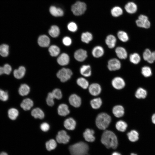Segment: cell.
<instances>
[{"mask_svg": "<svg viewBox=\"0 0 155 155\" xmlns=\"http://www.w3.org/2000/svg\"><path fill=\"white\" fill-rule=\"evenodd\" d=\"M101 141L108 148L116 149L118 145V140L115 134L112 131L106 130L103 133Z\"/></svg>", "mask_w": 155, "mask_h": 155, "instance_id": "1", "label": "cell"}, {"mask_svg": "<svg viewBox=\"0 0 155 155\" xmlns=\"http://www.w3.org/2000/svg\"><path fill=\"white\" fill-rule=\"evenodd\" d=\"M69 149L71 155H86L89 147L86 143L80 142L70 146Z\"/></svg>", "mask_w": 155, "mask_h": 155, "instance_id": "2", "label": "cell"}, {"mask_svg": "<svg viewBox=\"0 0 155 155\" xmlns=\"http://www.w3.org/2000/svg\"><path fill=\"white\" fill-rule=\"evenodd\" d=\"M111 121V117L106 113H102L98 115L96 119L97 127L102 130L105 129L108 126Z\"/></svg>", "mask_w": 155, "mask_h": 155, "instance_id": "3", "label": "cell"}, {"mask_svg": "<svg viewBox=\"0 0 155 155\" xmlns=\"http://www.w3.org/2000/svg\"><path fill=\"white\" fill-rule=\"evenodd\" d=\"M87 7V5L85 3L78 1L72 5L71 10L74 15L80 16L85 13Z\"/></svg>", "mask_w": 155, "mask_h": 155, "instance_id": "4", "label": "cell"}, {"mask_svg": "<svg viewBox=\"0 0 155 155\" xmlns=\"http://www.w3.org/2000/svg\"><path fill=\"white\" fill-rule=\"evenodd\" d=\"M72 74V72L70 69L63 68L58 71L57 76L61 82H64L69 80Z\"/></svg>", "mask_w": 155, "mask_h": 155, "instance_id": "5", "label": "cell"}, {"mask_svg": "<svg viewBox=\"0 0 155 155\" xmlns=\"http://www.w3.org/2000/svg\"><path fill=\"white\" fill-rule=\"evenodd\" d=\"M137 25L139 27L148 28L150 26V23L148 17L144 15H140L135 21Z\"/></svg>", "mask_w": 155, "mask_h": 155, "instance_id": "6", "label": "cell"}, {"mask_svg": "<svg viewBox=\"0 0 155 155\" xmlns=\"http://www.w3.org/2000/svg\"><path fill=\"white\" fill-rule=\"evenodd\" d=\"M107 67L110 71H115L119 69L121 67V63L120 61L116 58H113L109 59L108 62Z\"/></svg>", "mask_w": 155, "mask_h": 155, "instance_id": "7", "label": "cell"}, {"mask_svg": "<svg viewBox=\"0 0 155 155\" xmlns=\"http://www.w3.org/2000/svg\"><path fill=\"white\" fill-rule=\"evenodd\" d=\"M70 139V137L64 130L59 131L56 136V140L59 143L67 144L69 142Z\"/></svg>", "mask_w": 155, "mask_h": 155, "instance_id": "8", "label": "cell"}, {"mask_svg": "<svg viewBox=\"0 0 155 155\" xmlns=\"http://www.w3.org/2000/svg\"><path fill=\"white\" fill-rule=\"evenodd\" d=\"M74 58L79 62H83L85 61L88 57L87 51L83 49H79L77 50L74 54Z\"/></svg>", "mask_w": 155, "mask_h": 155, "instance_id": "9", "label": "cell"}, {"mask_svg": "<svg viewBox=\"0 0 155 155\" xmlns=\"http://www.w3.org/2000/svg\"><path fill=\"white\" fill-rule=\"evenodd\" d=\"M113 86L115 89L120 90L123 88L125 86L124 80L120 77H116L112 80L111 82Z\"/></svg>", "mask_w": 155, "mask_h": 155, "instance_id": "10", "label": "cell"}, {"mask_svg": "<svg viewBox=\"0 0 155 155\" xmlns=\"http://www.w3.org/2000/svg\"><path fill=\"white\" fill-rule=\"evenodd\" d=\"M70 104L75 107H78L81 104V99L80 96L73 94L71 95L69 98Z\"/></svg>", "mask_w": 155, "mask_h": 155, "instance_id": "11", "label": "cell"}, {"mask_svg": "<svg viewBox=\"0 0 155 155\" xmlns=\"http://www.w3.org/2000/svg\"><path fill=\"white\" fill-rule=\"evenodd\" d=\"M88 90L90 93L94 96H97L100 93L101 88L100 85L97 83H93L88 87Z\"/></svg>", "mask_w": 155, "mask_h": 155, "instance_id": "12", "label": "cell"}, {"mask_svg": "<svg viewBox=\"0 0 155 155\" xmlns=\"http://www.w3.org/2000/svg\"><path fill=\"white\" fill-rule=\"evenodd\" d=\"M117 38L113 34H109L106 36L105 39V43L108 47L111 49L114 48L116 45Z\"/></svg>", "mask_w": 155, "mask_h": 155, "instance_id": "13", "label": "cell"}, {"mask_svg": "<svg viewBox=\"0 0 155 155\" xmlns=\"http://www.w3.org/2000/svg\"><path fill=\"white\" fill-rule=\"evenodd\" d=\"M104 54V50L102 47L98 45L94 47L92 51V56L95 58L102 57Z\"/></svg>", "mask_w": 155, "mask_h": 155, "instance_id": "14", "label": "cell"}, {"mask_svg": "<svg viewBox=\"0 0 155 155\" xmlns=\"http://www.w3.org/2000/svg\"><path fill=\"white\" fill-rule=\"evenodd\" d=\"M115 52L117 57L119 59H124L127 57V52L123 47L119 46L117 47L115 49Z\"/></svg>", "mask_w": 155, "mask_h": 155, "instance_id": "15", "label": "cell"}, {"mask_svg": "<svg viewBox=\"0 0 155 155\" xmlns=\"http://www.w3.org/2000/svg\"><path fill=\"white\" fill-rule=\"evenodd\" d=\"M94 132L91 129H87L83 133V137L85 140L88 142H92L95 140L94 136Z\"/></svg>", "mask_w": 155, "mask_h": 155, "instance_id": "16", "label": "cell"}, {"mask_svg": "<svg viewBox=\"0 0 155 155\" xmlns=\"http://www.w3.org/2000/svg\"><path fill=\"white\" fill-rule=\"evenodd\" d=\"M70 61L69 57L67 54L63 53L60 55L57 59L58 63L62 66L67 65Z\"/></svg>", "mask_w": 155, "mask_h": 155, "instance_id": "17", "label": "cell"}, {"mask_svg": "<svg viewBox=\"0 0 155 155\" xmlns=\"http://www.w3.org/2000/svg\"><path fill=\"white\" fill-rule=\"evenodd\" d=\"M81 74L83 76L88 77L92 74V70L91 66L89 65H82L80 69Z\"/></svg>", "mask_w": 155, "mask_h": 155, "instance_id": "18", "label": "cell"}, {"mask_svg": "<svg viewBox=\"0 0 155 155\" xmlns=\"http://www.w3.org/2000/svg\"><path fill=\"white\" fill-rule=\"evenodd\" d=\"M76 125L75 120L72 118H69L66 119L64 122L65 127L68 130H74Z\"/></svg>", "mask_w": 155, "mask_h": 155, "instance_id": "19", "label": "cell"}, {"mask_svg": "<svg viewBox=\"0 0 155 155\" xmlns=\"http://www.w3.org/2000/svg\"><path fill=\"white\" fill-rule=\"evenodd\" d=\"M57 112L59 115L62 116H66L70 113L68 106L66 104L63 103L59 106Z\"/></svg>", "mask_w": 155, "mask_h": 155, "instance_id": "20", "label": "cell"}, {"mask_svg": "<svg viewBox=\"0 0 155 155\" xmlns=\"http://www.w3.org/2000/svg\"><path fill=\"white\" fill-rule=\"evenodd\" d=\"M38 45L42 47L48 46L50 43L49 38L46 35H43L40 36L38 40Z\"/></svg>", "mask_w": 155, "mask_h": 155, "instance_id": "21", "label": "cell"}, {"mask_svg": "<svg viewBox=\"0 0 155 155\" xmlns=\"http://www.w3.org/2000/svg\"><path fill=\"white\" fill-rule=\"evenodd\" d=\"M33 102L31 99L26 98L23 100L20 105L24 110L28 111L33 106Z\"/></svg>", "mask_w": 155, "mask_h": 155, "instance_id": "22", "label": "cell"}, {"mask_svg": "<svg viewBox=\"0 0 155 155\" xmlns=\"http://www.w3.org/2000/svg\"><path fill=\"white\" fill-rule=\"evenodd\" d=\"M124 8L127 13L130 14H133L136 11L137 6L133 2H129L125 5Z\"/></svg>", "mask_w": 155, "mask_h": 155, "instance_id": "23", "label": "cell"}, {"mask_svg": "<svg viewBox=\"0 0 155 155\" xmlns=\"http://www.w3.org/2000/svg\"><path fill=\"white\" fill-rule=\"evenodd\" d=\"M112 112L115 117L119 118L123 115L124 113V110L122 106L118 105L113 107Z\"/></svg>", "mask_w": 155, "mask_h": 155, "instance_id": "24", "label": "cell"}, {"mask_svg": "<svg viewBox=\"0 0 155 155\" xmlns=\"http://www.w3.org/2000/svg\"><path fill=\"white\" fill-rule=\"evenodd\" d=\"M26 71V69L23 66H20L18 69H16L14 71V76L17 79H21L24 76Z\"/></svg>", "mask_w": 155, "mask_h": 155, "instance_id": "25", "label": "cell"}, {"mask_svg": "<svg viewBox=\"0 0 155 155\" xmlns=\"http://www.w3.org/2000/svg\"><path fill=\"white\" fill-rule=\"evenodd\" d=\"M31 115L35 119H42L44 117V112L39 108L33 109L31 111Z\"/></svg>", "mask_w": 155, "mask_h": 155, "instance_id": "26", "label": "cell"}, {"mask_svg": "<svg viewBox=\"0 0 155 155\" xmlns=\"http://www.w3.org/2000/svg\"><path fill=\"white\" fill-rule=\"evenodd\" d=\"M49 11L52 16L55 17L62 16L64 14L63 11L61 8L53 6L50 7Z\"/></svg>", "mask_w": 155, "mask_h": 155, "instance_id": "27", "label": "cell"}, {"mask_svg": "<svg viewBox=\"0 0 155 155\" xmlns=\"http://www.w3.org/2000/svg\"><path fill=\"white\" fill-rule=\"evenodd\" d=\"M93 36L92 34L89 32H83L81 35V39L84 43L88 44L93 39Z\"/></svg>", "mask_w": 155, "mask_h": 155, "instance_id": "28", "label": "cell"}, {"mask_svg": "<svg viewBox=\"0 0 155 155\" xmlns=\"http://www.w3.org/2000/svg\"><path fill=\"white\" fill-rule=\"evenodd\" d=\"M30 91L29 86L28 85L24 84L20 85L18 89V93L21 96H24L28 94Z\"/></svg>", "mask_w": 155, "mask_h": 155, "instance_id": "29", "label": "cell"}, {"mask_svg": "<svg viewBox=\"0 0 155 155\" xmlns=\"http://www.w3.org/2000/svg\"><path fill=\"white\" fill-rule=\"evenodd\" d=\"M110 12L113 17L117 18L123 14V11L122 9L120 7L115 6L111 9Z\"/></svg>", "mask_w": 155, "mask_h": 155, "instance_id": "30", "label": "cell"}, {"mask_svg": "<svg viewBox=\"0 0 155 155\" xmlns=\"http://www.w3.org/2000/svg\"><path fill=\"white\" fill-rule=\"evenodd\" d=\"M77 83L78 85L84 89H86L89 86L88 82L85 78L80 77L77 80Z\"/></svg>", "mask_w": 155, "mask_h": 155, "instance_id": "31", "label": "cell"}, {"mask_svg": "<svg viewBox=\"0 0 155 155\" xmlns=\"http://www.w3.org/2000/svg\"><path fill=\"white\" fill-rule=\"evenodd\" d=\"M129 140L131 142H134L137 141L139 139V134L135 130H132L127 133Z\"/></svg>", "mask_w": 155, "mask_h": 155, "instance_id": "32", "label": "cell"}, {"mask_svg": "<svg viewBox=\"0 0 155 155\" xmlns=\"http://www.w3.org/2000/svg\"><path fill=\"white\" fill-rule=\"evenodd\" d=\"M18 110L15 108H11L8 111V114L9 118L11 120H16L19 115Z\"/></svg>", "mask_w": 155, "mask_h": 155, "instance_id": "33", "label": "cell"}, {"mask_svg": "<svg viewBox=\"0 0 155 155\" xmlns=\"http://www.w3.org/2000/svg\"><path fill=\"white\" fill-rule=\"evenodd\" d=\"M102 103V100L99 98L93 99L91 100L90 102V104L92 108L94 109H97L100 108Z\"/></svg>", "mask_w": 155, "mask_h": 155, "instance_id": "34", "label": "cell"}, {"mask_svg": "<svg viewBox=\"0 0 155 155\" xmlns=\"http://www.w3.org/2000/svg\"><path fill=\"white\" fill-rule=\"evenodd\" d=\"M49 33L53 37H57L60 33L59 29L57 26H52L49 30Z\"/></svg>", "mask_w": 155, "mask_h": 155, "instance_id": "35", "label": "cell"}, {"mask_svg": "<svg viewBox=\"0 0 155 155\" xmlns=\"http://www.w3.org/2000/svg\"><path fill=\"white\" fill-rule=\"evenodd\" d=\"M115 127L118 131L123 132L126 130L127 127V125L125 121L120 120L116 123Z\"/></svg>", "mask_w": 155, "mask_h": 155, "instance_id": "36", "label": "cell"}, {"mask_svg": "<svg viewBox=\"0 0 155 155\" xmlns=\"http://www.w3.org/2000/svg\"><path fill=\"white\" fill-rule=\"evenodd\" d=\"M9 54V46L6 44L0 45V55L3 57L7 56Z\"/></svg>", "mask_w": 155, "mask_h": 155, "instance_id": "37", "label": "cell"}, {"mask_svg": "<svg viewBox=\"0 0 155 155\" xmlns=\"http://www.w3.org/2000/svg\"><path fill=\"white\" fill-rule=\"evenodd\" d=\"M117 35L119 39L122 42H126L129 39V36L127 33L123 31H119L117 32Z\"/></svg>", "mask_w": 155, "mask_h": 155, "instance_id": "38", "label": "cell"}, {"mask_svg": "<svg viewBox=\"0 0 155 155\" xmlns=\"http://www.w3.org/2000/svg\"><path fill=\"white\" fill-rule=\"evenodd\" d=\"M49 51L51 56L56 57L59 55L60 52V49L57 46L52 45L49 49Z\"/></svg>", "mask_w": 155, "mask_h": 155, "instance_id": "39", "label": "cell"}, {"mask_svg": "<svg viewBox=\"0 0 155 155\" xmlns=\"http://www.w3.org/2000/svg\"><path fill=\"white\" fill-rule=\"evenodd\" d=\"M147 92L144 89L140 88H138L135 93V97L138 98H144L147 96Z\"/></svg>", "mask_w": 155, "mask_h": 155, "instance_id": "40", "label": "cell"}, {"mask_svg": "<svg viewBox=\"0 0 155 155\" xmlns=\"http://www.w3.org/2000/svg\"><path fill=\"white\" fill-rule=\"evenodd\" d=\"M57 145L56 141L54 139H51L47 141L45 144L46 147L48 151L54 149Z\"/></svg>", "mask_w": 155, "mask_h": 155, "instance_id": "41", "label": "cell"}, {"mask_svg": "<svg viewBox=\"0 0 155 155\" xmlns=\"http://www.w3.org/2000/svg\"><path fill=\"white\" fill-rule=\"evenodd\" d=\"M130 61L132 63L137 64L140 62L141 58L140 55L136 53L131 54L129 57Z\"/></svg>", "mask_w": 155, "mask_h": 155, "instance_id": "42", "label": "cell"}, {"mask_svg": "<svg viewBox=\"0 0 155 155\" xmlns=\"http://www.w3.org/2000/svg\"><path fill=\"white\" fill-rule=\"evenodd\" d=\"M144 59L150 63H152V52L148 49H146L143 54Z\"/></svg>", "mask_w": 155, "mask_h": 155, "instance_id": "43", "label": "cell"}, {"mask_svg": "<svg viewBox=\"0 0 155 155\" xmlns=\"http://www.w3.org/2000/svg\"><path fill=\"white\" fill-rule=\"evenodd\" d=\"M142 74L146 77L150 76L152 74V70L150 67L145 66L142 67L141 70Z\"/></svg>", "mask_w": 155, "mask_h": 155, "instance_id": "44", "label": "cell"}, {"mask_svg": "<svg viewBox=\"0 0 155 155\" xmlns=\"http://www.w3.org/2000/svg\"><path fill=\"white\" fill-rule=\"evenodd\" d=\"M55 99L52 92L49 93L46 99V102L47 105L49 106H52L54 104Z\"/></svg>", "mask_w": 155, "mask_h": 155, "instance_id": "45", "label": "cell"}, {"mask_svg": "<svg viewBox=\"0 0 155 155\" xmlns=\"http://www.w3.org/2000/svg\"><path fill=\"white\" fill-rule=\"evenodd\" d=\"M52 93L55 98L59 100L62 97V92L58 88L54 89Z\"/></svg>", "mask_w": 155, "mask_h": 155, "instance_id": "46", "label": "cell"}, {"mask_svg": "<svg viewBox=\"0 0 155 155\" xmlns=\"http://www.w3.org/2000/svg\"><path fill=\"white\" fill-rule=\"evenodd\" d=\"M8 98L9 95L8 92L0 89V100L3 101H6Z\"/></svg>", "mask_w": 155, "mask_h": 155, "instance_id": "47", "label": "cell"}, {"mask_svg": "<svg viewBox=\"0 0 155 155\" xmlns=\"http://www.w3.org/2000/svg\"><path fill=\"white\" fill-rule=\"evenodd\" d=\"M67 27L68 30L72 32H75L78 28L77 24L73 22H71L68 23Z\"/></svg>", "mask_w": 155, "mask_h": 155, "instance_id": "48", "label": "cell"}, {"mask_svg": "<svg viewBox=\"0 0 155 155\" xmlns=\"http://www.w3.org/2000/svg\"><path fill=\"white\" fill-rule=\"evenodd\" d=\"M3 67L4 74L8 75L10 73L12 70V68L8 64H5Z\"/></svg>", "mask_w": 155, "mask_h": 155, "instance_id": "49", "label": "cell"}, {"mask_svg": "<svg viewBox=\"0 0 155 155\" xmlns=\"http://www.w3.org/2000/svg\"><path fill=\"white\" fill-rule=\"evenodd\" d=\"M63 44L66 46H69L72 43V40L71 38L68 36H65L63 38L62 40Z\"/></svg>", "mask_w": 155, "mask_h": 155, "instance_id": "50", "label": "cell"}, {"mask_svg": "<svg viewBox=\"0 0 155 155\" xmlns=\"http://www.w3.org/2000/svg\"><path fill=\"white\" fill-rule=\"evenodd\" d=\"M40 128L43 131H47L49 129L50 125L47 123L44 122L41 124L40 125Z\"/></svg>", "mask_w": 155, "mask_h": 155, "instance_id": "51", "label": "cell"}, {"mask_svg": "<svg viewBox=\"0 0 155 155\" xmlns=\"http://www.w3.org/2000/svg\"><path fill=\"white\" fill-rule=\"evenodd\" d=\"M152 60L153 63L155 61V51L152 52Z\"/></svg>", "mask_w": 155, "mask_h": 155, "instance_id": "52", "label": "cell"}, {"mask_svg": "<svg viewBox=\"0 0 155 155\" xmlns=\"http://www.w3.org/2000/svg\"><path fill=\"white\" fill-rule=\"evenodd\" d=\"M3 74H4L3 67L0 66V75Z\"/></svg>", "mask_w": 155, "mask_h": 155, "instance_id": "53", "label": "cell"}, {"mask_svg": "<svg viewBox=\"0 0 155 155\" xmlns=\"http://www.w3.org/2000/svg\"><path fill=\"white\" fill-rule=\"evenodd\" d=\"M152 123L155 124V113L154 114L152 117Z\"/></svg>", "mask_w": 155, "mask_h": 155, "instance_id": "54", "label": "cell"}, {"mask_svg": "<svg viewBox=\"0 0 155 155\" xmlns=\"http://www.w3.org/2000/svg\"><path fill=\"white\" fill-rule=\"evenodd\" d=\"M112 155H121L120 153L117 152H113Z\"/></svg>", "mask_w": 155, "mask_h": 155, "instance_id": "55", "label": "cell"}, {"mask_svg": "<svg viewBox=\"0 0 155 155\" xmlns=\"http://www.w3.org/2000/svg\"><path fill=\"white\" fill-rule=\"evenodd\" d=\"M0 155H8V154L6 152H3L0 153Z\"/></svg>", "mask_w": 155, "mask_h": 155, "instance_id": "56", "label": "cell"}, {"mask_svg": "<svg viewBox=\"0 0 155 155\" xmlns=\"http://www.w3.org/2000/svg\"><path fill=\"white\" fill-rule=\"evenodd\" d=\"M130 155H137V154L134 153H132Z\"/></svg>", "mask_w": 155, "mask_h": 155, "instance_id": "57", "label": "cell"}]
</instances>
